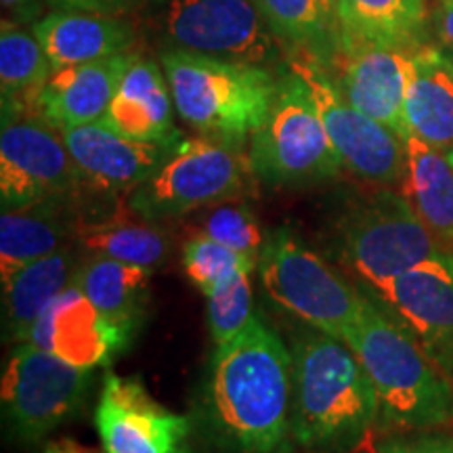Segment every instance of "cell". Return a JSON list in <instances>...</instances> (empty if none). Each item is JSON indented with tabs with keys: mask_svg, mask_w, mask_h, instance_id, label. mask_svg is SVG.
<instances>
[{
	"mask_svg": "<svg viewBox=\"0 0 453 453\" xmlns=\"http://www.w3.org/2000/svg\"><path fill=\"white\" fill-rule=\"evenodd\" d=\"M44 453H95L87 449V447L73 443L70 439H61V441H53V443H49L44 447Z\"/></svg>",
	"mask_w": 453,
	"mask_h": 453,
	"instance_id": "obj_37",
	"label": "cell"
},
{
	"mask_svg": "<svg viewBox=\"0 0 453 453\" xmlns=\"http://www.w3.org/2000/svg\"><path fill=\"white\" fill-rule=\"evenodd\" d=\"M290 439L311 453H347L378 422V401L355 350L342 338L300 324L290 338Z\"/></svg>",
	"mask_w": 453,
	"mask_h": 453,
	"instance_id": "obj_2",
	"label": "cell"
},
{
	"mask_svg": "<svg viewBox=\"0 0 453 453\" xmlns=\"http://www.w3.org/2000/svg\"><path fill=\"white\" fill-rule=\"evenodd\" d=\"M407 137L453 151V53L434 44L413 49L405 90Z\"/></svg>",
	"mask_w": 453,
	"mask_h": 453,
	"instance_id": "obj_22",
	"label": "cell"
},
{
	"mask_svg": "<svg viewBox=\"0 0 453 453\" xmlns=\"http://www.w3.org/2000/svg\"><path fill=\"white\" fill-rule=\"evenodd\" d=\"M160 64L180 120L202 137L246 150L267 118L280 76L257 64L185 50H164Z\"/></svg>",
	"mask_w": 453,
	"mask_h": 453,
	"instance_id": "obj_4",
	"label": "cell"
},
{
	"mask_svg": "<svg viewBox=\"0 0 453 453\" xmlns=\"http://www.w3.org/2000/svg\"><path fill=\"white\" fill-rule=\"evenodd\" d=\"M154 271L87 252L76 288L116 324L139 330L150 304Z\"/></svg>",
	"mask_w": 453,
	"mask_h": 453,
	"instance_id": "obj_27",
	"label": "cell"
},
{
	"mask_svg": "<svg viewBox=\"0 0 453 453\" xmlns=\"http://www.w3.org/2000/svg\"><path fill=\"white\" fill-rule=\"evenodd\" d=\"M263 290L281 311L336 338H347L359 319L364 292L311 250L288 226L271 231L258 257Z\"/></svg>",
	"mask_w": 453,
	"mask_h": 453,
	"instance_id": "obj_9",
	"label": "cell"
},
{
	"mask_svg": "<svg viewBox=\"0 0 453 453\" xmlns=\"http://www.w3.org/2000/svg\"><path fill=\"white\" fill-rule=\"evenodd\" d=\"M344 342L376 393L378 428L428 430L453 422V380L370 292Z\"/></svg>",
	"mask_w": 453,
	"mask_h": 453,
	"instance_id": "obj_3",
	"label": "cell"
},
{
	"mask_svg": "<svg viewBox=\"0 0 453 453\" xmlns=\"http://www.w3.org/2000/svg\"><path fill=\"white\" fill-rule=\"evenodd\" d=\"M173 118L174 101L162 64L137 53L101 122L141 143H174L183 133Z\"/></svg>",
	"mask_w": 453,
	"mask_h": 453,
	"instance_id": "obj_20",
	"label": "cell"
},
{
	"mask_svg": "<svg viewBox=\"0 0 453 453\" xmlns=\"http://www.w3.org/2000/svg\"><path fill=\"white\" fill-rule=\"evenodd\" d=\"M32 30L53 70L134 53L139 42V27L127 17L76 9H50Z\"/></svg>",
	"mask_w": 453,
	"mask_h": 453,
	"instance_id": "obj_18",
	"label": "cell"
},
{
	"mask_svg": "<svg viewBox=\"0 0 453 453\" xmlns=\"http://www.w3.org/2000/svg\"><path fill=\"white\" fill-rule=\"evenodd\" d=\"M197 231L254 263H258L260 250L267 242L257 214L243 200H229L206 208Z\"/></svg>",
	"mask_w": 453,
	"mask_h": 453,
	"instance_id": "obj_30",
	"label": "cell"
},
{
	"mask_svg": "<svg viewBox=\"0 0 453 453\" xmlns=\"http://www.w3.org/2000/svg\"><path fill=\"white\" fill-rule=\"evenodd\" d=\"M61 134L81 170L84 187L124 200L134 187L150 179L185 139L174 143H141L122 137L104 122L64 128Z\"/></svg>",
	"mask_w": 453,
	"mask_h": 453,
	"instance_id": "obj_16",
	"label": "cell"
},
{
	"mask_svg": "<svg viewBox=\"0 0 453 453\" xmlns=\"http://www.w3.org/2000/svg\"><path fill=\"white\" fill-rule=\"evenodd\" d=\"M122 211L111 217L82 223L76 242L93 257H105L145 269H160L170 258V235L157 223Z\"/></svg>",
	"mask_w": 453,
	"mask_h": 453,
	"instance_id": "obj_28",
	"label": "cell"
},
{
	"mask_svg": "<svg viewBox=\"0 0 453 453\" xmlns=\"http://www.w3.org/2000/svg\"><path fill=\"white\" fill-rule=\"evenodd\" d=\"M338 242L347 265L370 292L407 271L453 258L416 217L403 194L390 189L353 203L340 220Z\"/></svg>",
	"mask_w": 453,
	"mask_h": 453,
	"instance_id": "obj_8",
	"label": "cell"
},
{
	"mask_svg": "<svg viewBox=\"0 0 453 453\" xmlns=\"http://www.w3.org/2000/svg\"><path fill=\"white\" fill-rule=\"evenodd\" d=\"M257 267H243L223 286L208 294V330L214 349L234 340L252 321V273Z\"/></svg>",
	"mask_w": 453,
	"mask_h": 453,
	"instance_id": "obj_31",
	"label": "cell"
},
{
	"mask_svg": "<svg viewBox=\"0 0 453 453\" xmlns=\"http://www.w3.org/2000/svg\"><path fill=\"white\" fill-rule=\"evenodd\" d=\"M288 65L307 82L340 166L364 183L401 187L405 177V139L350 104L332 73L304 57H288Z\"/></svg>",
	"mask_w": 453,
	"mask_h": 453,
	"instance_id": "obj_12",
	"label": "cell"
},
{
	"mask_svg": "<svg viewBox=\"0 0 453 453\" xmlns=\"http://www.w3.org/2000/svg\"><path fill=\"white\" fill-rule=\"evenodd\" d=\"M95 428L105 453H179L191 424L157 403L139 378L107 372L95 407Z\"/></svg>",
	"mask_w": 453,
	"mask_h": 453,
	"instance_id": "obj_13",
	"label": "cell"
},
{
	"mask_svg": "<svg viewBox=\"0 0 453 453\" xmlns=\"http://www.w3.org/2000/svg\"><path fill=\"white\" fill-rule=\"evenodd\" d=\"M370 294L411 332L430 359L453 380V258L407 271Z\"/></svg>",
	"mask_w": 453,
	"mask_h": 453,
	"instance_id": "obj_15",
	"label": "cell"
},
{
	"mask_svg": "<svg viewBox=\"0 0 453 453\" xmlns=\"http://www.w3.org/2000/svg\"><path fill=\"white\" fill-rule=\"evenodd\" d=\"M367 453H453V434H395L373 443Z\"/></svg>",
	"mask_w": 453,
	"mask_h": 453,
	"instance_id": "obj_33",
	"label": "cell"
},
{
	"mask_svg": "<svg viewBox=\"0 0 453 453\" xmlns=\"http://www.w3.org/2000/svg\"><path fill=\"white\" fill-rule=\"evenodd\" d=\"M47 0H3V19L15 21L19 26H34L38 19H42Z\"/></svg>",
	"mask_w": 453,
	"mask_h": 453,
	"instance_id": "obj_35",
	"label": "cell"
},
{
	"mask_svg": "<svg viewBox=\"0 0 453 453\" xmlns=\"http://www.w3.org/2000/svg\"><path fill=\"white\" fill-rule=\"evenodd\" d=\"M53 65L34 30L3 19L0 27V93L3 110L36 111ZM38 113V111H36Z\"/></svg>",
	"mask_w": 453,
	"mask_h": 453,
	"instance_id": "obj_29",
	"label": "cell"
},
{
	"mask_svg": "<svg viewBox=\"0 0 453 453\" xmlns=\"http://www.w3.org/2000/svg\"><path fill=\"white\" fill-rule=\"evenodd\" d=\"M413 49L365 47L344 53L327 70L340 93L367 116L407 139L405 90Z\"/></svg>",
	"mask_w": 453,
	"mask_h": 453,
	"instance_id": "obj_17",
	"label": "cell"
},
{
	"mask_svg": "<svg viewBox=\"0 0 453 453\" xmlns=\"http://www.w3.org/2000/svg\"><path fill=\"white\" fill-rule=\"evenodd\" d=\"M93 370H82L30 342L15 344L3 372V416L15 439L36 443L76 418Z\"/></svg>",
	"mask_w": 453,
	"mask_h": 453,
	"instance_id": "obj_10",
	"label": "cell"
},
{
	"mask_svg": "<svg viewBox=\"0 0 453 453\" xmlns=\"http://www.w3.org/2000/svg\"><path fill=\"white\" fill-rule=\"evenodd\" d=\"M81 196L3 208L0 214V280L15 271L64 250L76 242L82 223Z\"/></svg>",
	"mask_w": 453,
	"mask_h": 453,
	"instance_id": "obj_19",
	"label": "cell"
},
{
	"mask_svg": "<svg viewBox=\"0 0 453 453\" xmlns=\"http://www.w3.org/2000/svg\"><path fill=\"white\" fill-rule=\"evenodd\" d=\"M434 34L439 44L453 53V0H439L434 11Z\"/></svg>",
	"mask_w": 453,
	"mask_h": 453,
	"instance_id": "obj_36",
	"label": "cell"
},
{
	"mask_svg": "<svg viewBox=\"0 0 453 453\" xmlns=\"http://www.w3.org/2000/svg\"><path fill=\"white\" fill-rule=\"evenodd\" d=\"M134 332L137 330L105 317L72 286L44 309L26 342L82 370H95L124 353L133 342Z\"/></svg>",
	"mask_w": 453,
	"mask_h": 453,
	"instance_id": "obj_14",
	"label": "cell"
},
{
	"mask_svg": "<svg viewBox=\"0 0 453 453\" xmlns=\"http://www.w3.org/2000/svg\"><path fill=\"white\" fill-rule=\"evenodd\" d=\"M405 177L401 194L447 252L453 254V162L416 137L405 139Z\"/></svg>",
	"mask_w": 453,
	"mask_h": 453,
	"instance_id": "obj_26",
	"label": "cell"
},
{
	"mask_svg": "<svg viewBox=\"0 0 453 453\" xmlns=\"http://www.w3.org/2000/svg\"><path fill=\"white\" fill-rule=\"evenodd\" d=\"M179 453H196L194 449H189V447H183V449H180Z\"/></svg>",
	"mask_w": 453,
	"mask_h": 453,
	"instance_id": "obj_38",
	"label": "cell"
},
{
	"mask_svg": "<svg viewBox=\"0 0 453 453\" xmlns=\"http://www.w3.org/2000/svg\"><path fill=\"white\" fill-rule=\"evenodd\" d=\"M257 180L269 187H307L336 179L340 160L307 82L286 65L265 122L248 143Z\"/></svg>",
	"mask_w": 453,
	"mask_h": 453,
	"instance_id": "obj_7",
	"label": "cell"
},
{
	"mask_svg": "<svg viewBox=\"0 0 453 453\" xmlns=\"http://www.w3.org/2000/svg\"><path fill=\"white\" fill-rule=\"evenodd\" d=\"M134 57L137 53H124L53 70L36 111L59 130L101 122Z\"/></svg>",
	"mask_w": 453,
	"mask_h": 453,
	"instance_id": "obj_21",
	"label": "cell"
},
{
	"mask_svg": "<svg viewBox=\"0 0 453 453\" xmlns=\"http://www.w3.org/2000/svg\"><path fill=\"white\" fill-rule=\"evenodd\" d=\"M449 157H451V162H453V151H451V154H449Z\"/></svg>",
	"mask_w": 453,
	"mask_h": 453,
	"instance_id": "obj_39",
	"label": "cell"
},
{
	"mask_svg": "<svg viewBox=\"0 0 453 453\" xmlns=\"http://www.w3.org/2000/svg\"><path fill=\"white\" fill-rule=\"evenodd\" d=\"M336 4L342 55L365 47L416 49L426 42V0H336Z\"/></svg>",
	"mask_w": 453,
	"mask_h": 453,
	"instance_id": "obj_24",
	"label": "cell"
},
{
	"mask_svg": "<svg viewBox=\"0 0 453 453\" xmlns=\"http://www.w3.org/2000/svg\"><path fill=\"white\" fill-rule=\"evenodd\" d=\"M180 263H183L185 275L189 277V281L206 296L219 286H223L226 280H231L240 269H258V263L240 257V254L229 250L223 243L214 242L212 237L200 234V231H194V235L187 237Z\"/></svg>",
	"mask_w": 453,
	"mask_h": 453,
	"instance_id": "obj_32",
	"label": "cell"
},
{
	"mask_svg": "<svg viewBox=\"0 0 453 453\" xmlns=\"http://www.w3.org/2000/svg\"><path fill=\"white\" fill-rule=\"evenodd\" d=\"M292 353L258 313L214 349L203 430L229 453H283L290 445Z\"/></svg>",
	"mask_w": 453,
	"mask_h": 453,
	"instance_id": "obj_1",
	"label": "cell"
},
{
	"mask_svg": "<svg viewBox=\"0 0 453 453\" xmlns=\"http://www.w3.org/2000/svg\"><path fill=\"white\" fill-rule=\"evenodd\" d=\"M143 34L164 50H185L283 70L288 55L252 0H145Z\"/></svg>",
	"mask_w": 453,
	"mask_h": 453,
	"instance_id": "obj_5",
	"label": "cell"
},
{
	"mask_svg": "<svg viewBox=\"0 0 453 453\" xmlns=\"http://www.w3.org/2000/svg\"><path fill=\"white\" fill-rule=\"evenodd\" d=\"M82 174L61 130L36 111L3 110L0 128V202L3 208L73 197Z\"/></svg>",
	"mask_w": 453,
	"mask_h": 453,
	"instance_id": "obj_11",
	"label": "cell"
},
{
	"mask_svg": "<svg viewBox=\"0 0 453 453\" xmlns=\"http://www.w3.org/2000/svg\"><path fill=\"white\" fill-rule=\"evenodd\" d=\"M250 157L242 147L208 137L183 139L168 160L127 196V208L151 223L183 219L196 211L252 194Z\"/></svg>",
	"mask_w": 453,
	"mask_h": 453,
	"instance_id": "obj_6",
	"label": "cell"
},
{
	"mask_svg": "<svg viewBox=\"0 0 453 453\" xmlns=\"http://www.w3.org/2000/svg\"><path fill=\"white\" fill-rule=\"evenodd\" d=\"M288 57L332 70L342 55L336 0H252Z\"/></svg>",
	"mask_w": 453,
	"mask_h": 453,
	"instance_id": "obj_25",
	"label": "cell"
},
{
	"mask_svg": "<svg viewBox=\"0 0 453 453\" xmlns=\"http://www.w3.org/2000/svg\"><path fill=\"white\" fill-rule=\"evenodd\" d=\"M87 250L78 242L15 271L3 281V327L11 342H26L34 324L57 296L76 286Z\"/></svg>",
	"mask_w": 453,
	"mask_h": 453,
	"instance_id": "obj_23",
	"label": "cell"
},
{
	"mask_svg": "<svg viewBox=\"0 0 453 453\" xmlns=\"http://www.w3.org/2000/svg\"><path fill=\"white\" fill-rule=\"evenodd\" d=\"M47 4L50 9H76L90 11V13L127 17L141 11L145 0H47Z\"/></svg>",
	"mask_w": 453,
	"mask_h": 453,
	"instance_id": "obj_34",
	"label": "cell"
}]
</instances>
